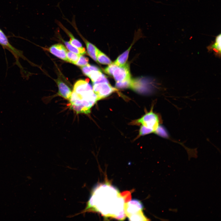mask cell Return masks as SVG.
<instances>
[{"label": "cell", "mask_w": 221, "mask_h": 221, "mask_svg": "<svg viewBox=\"0 0 221 221\" xmlns=\"http://www.w3.org/2000/svg\"><path fill=\"white\" fill-rule=\"evenodd\" d=\"M88 58L82 55H80L75 64L80 67L85 66L88 64Z\"/></svg>", "instance_id": "obj_22"}, {"label": "cell", "mask_w": 221, "mask_h": 221, "mask_svg": "<svg viewBox=\"0 0 221 221\" xmlns=\"http://www.w3.org/2000/svg\"><path fill=\"white\" fill-rule=\"evenodd\" d=\"M80 56L71 51H68L66 54L67 61L75 64Z\"/></svg>", "instance_id": "obj_20"}, {"label": "cell", "mask_w": 221, "mask_h": 221, "mask_svg": "<svg viewBox=\"0 0 221 221\" xmlns=\"http://www.w3.org/2000/svg\"><path fill=\"white\" fill-rule=\"evenodd\" d=\"M93 90V88L89 83L88 80L79 79L77 81L74 85L73 91L80 94Z\"/></svg>", "instance_id": "obj_9"}, {"label": "cell", "mask_w": 221, "mask_h": 221, "mask_svg": "<svg viewBox=\"0 0 221 221\" xmlns=\"http://www.w3.org/2000/svg\"><path fill=\"white\" fill-rule=\"evenodd\" d=\"M97 59L99 63L103 64L109 65L113 63L107 56L98 49L97 50Z\"/></svg>", "instance_id": "obj_16"}, {"label": "cell", "mask_w": 221, "mask_h": 221, "mask_svg": "<svg viewBox=\"0 0 221 221\" xmlns=\"http://www.w3.org/2000/svg\"><path fill=\"white\" fill-rule=\"evenodd\" d=\"M0 45L12 53L17 61V63L18 62L19 57H24L21 52L15 48L10 44L7 37L1 29L0 30Z\"/></svg>", "instance_id": "obj_7"}, {"label": "cell", "mask_w": 221, "mask_h": 221, "mask_svg": "<svg viewBox=\"0 0 221 221\" xmlns=\"http://www.w3.org/2000/svg\"><path fill=\"white\" fill-rule=\"evenodd\" d=\"M81 69L83 73L87 76L93 71L100 70L97 66L89 64L82 67Z\"/></svg>", "instance_id": "obj_18"}, {"label": "cell", "mask_w": 221, "mask_h": 221, "mask_svg": "<svg viewBox=\"0 0 221 221\" xmlns=\"http://www.w3.org/2000/svg\"><path fill=\"white\" fill-rule=\"evenodd\" d=\"M154 130L150 128L142 125L139 130V135L143 136L152 133H154Z\"/></svg>", "instance_id": "obj_23"}, {"label": "cell", "mask_w": 221, "mask_h": 221, "mask_svg": "<svg viewBox=\"0 0 221 221\" xmlns=\"http://www.w3.org/2000/svg\"><path fill=\"white\" fill-rule=\"evenodd\" d=\"M132 45V44L127 50L120 55L113 63L119 66L124 65L126 64L129 52Z\"/></svg>", "instance_id": "obj_14"}, {"label": "cell", "mask_w": 221, "mask_h": 221, "mask_svg": "<svg viewBox=\"0 0 221 221\" xmlns=\"http://www.w3.org/2000/svg\"><path fill=\"white\" fill-rule=\"evenodd\" d=\"M69 100L71 109L77 114H86L90 113L91 108L98 101L93 90L82 94L72 91Z\"/></svg>", "instance_id": "obj_2"}, {"label": "cell", "mask_w": 221, "mask_h": 221, "mask_svg": "<svg viewBox=\"0 0 221 221\" xmlns=\"http://www.w3.org/2000/svg\"><path fill=\"white\" fill-rule=\"evenodd\" d=\"M154 133L163 138H167L168 137V135L166 130L164 127L160 125Z\"/></svg>", "instance_id": "obj_21"}, {"label": "cell", "mask_w": 221, "mask_h": 221, "mask_svg": "<svg viewBox=\"0 0 221 221\" xmlns=\"http://www.w3.org/2000/svg\"><path fill=\"white\" fill-rule=\"evenodd\" d=\"M131 221H147L149 220L144 214L143 211L128 217Z\"/></svg>", "instance_id": "obj_19"}, {"label": "cell", "mask_w": 221, "mask_h": 221, "mask_svg": "<svg viewBox=\"0 0 221 221\" xmlns=\"http://www.w3.org/2000/svg\"><path fill=\"white\" fill-rule=\"evenodd\" d=\"M1 29L0 28V30Z\"/></svg>", "instance_id": "obj_24"}, {"label": "cell", "mask_w": 221, "mask_h": 221, "mask_svg": "<svg viewBox=\"0 0 221 221\" xmlns=\"http://www.w3.org/2000/svg\"><path fill=\"white\" fill-rule=\"evenodd\" d=\"M63 41L66 48L70 51L80 55H83L86 53L84 48H78L72 45L69 41H66L63 40Z\"/></svg>", "instance_id": "obj_15"}, {"label": "cell", "mask_w": 221, "mask_h": 221, "mask_svg": "<svg viewBox=\"0 0 221 221\" xmlns=\"http://www.w3.org/2000/svg\"><path fill=\"white\" fill-rule=\"evenodd\" d=\"M221 38L220 33L216 37L215 41L207 47L209 51H214L215 55L219 57L221 55Z\"/></svg>", "instance_id": "obj_13"}, {"label": "cell", "mask_w": 221, "mask_h": 221, "mask_svg": "<svg viewBox=\"0 0 221 221\" xmlns=\"http://www.w3.org/2000/svg\"><path fill=\"white\" fill-rule=\"evenodd\" d=\"M56 83L58 88V95L66 99L69 100L72 92L70 88L60 79L57 80Z\"/></svg>", "instance_id": "obj_10"}, {"label": "cell", "mask_w": 221, "mask_h": 221, "mask_svg": "<svg viewBox=\"0 0 221 221\" xmlns=\"http://www.w3.org/2000/svg\"><path fill=\"white\" fill-rule=\"evenodd\" d=\"M88 76L91 79L93 84L107 82L108 80L101 70L93 71Z\"/></svg>", "instance_id": "obj_12"}, {"label": "cell", "mask_w": 221, "mask_h": 221, "mask_svg": "<svg viewBox=\"0 0 221 221\" xmlns=\"http://www.w3.org/2000/svg\"><path fill=\"white\" fill-rule=\"evenodd\" d=\"M143 206L142 203L137 199H133L126 202L124 205L125 215L128 217L143 211Z\"/></svg>", "instance_id": "obj_6"}, {"label": "cell", "mask_w": 221, "mask_h": 221, "mask_svg": "<svg viewBox=\"0 0 221 221\" xmlns=\"http://www.w3.org/2000/svg\"><path fill=\"white\" fill-rule=\"evenodd\" d=\"M133 82V80L130 79L122 81L117 82H116L115 86L119 88H132Z\"/></svg>", "instance_id": "obj_17"}, {"label": "cell", "mask_w": 221, "mask_h": 221, "mask_svg": "<svg viewBox=\"0 0 221 221\" xmlns=\"http://www.w3.org/2000/svg\"><path fill=\"white\" fill-rule=\"evenodd\" d=\"M134 123L141 124L153 129L154 132L160 125V119L158 115L151 110L135 121Z\"/></svg>", "instance_id": "obj_4"}, {"label": "cell", "mask_w": 221, "mask_h": 221, "mask_svg": "<svg viewBox=\"0 0 221 221\" xmlns=\"http://www.w3.org/2000/svg\"><path fill=\"white\" fill-rule=\"evenodd\" d=\"M93 84V91L97 95L98 101L108 97L117 91L116 88L112 87L109 82Z\"/></svg>", "instance_id": "obj_5"}, {"label": "cell", "mask_w": 221, "mask_h": 221, "mask_svg": "<svg viewBox=\"0 0 221 221\" xmlns=\"http://www.w3.org/2000/svg\"><path fill=\"white\" fill-rule=\"evenodd\" d=\"M56 23L59 27L62 29L69 37L70 40L69 42L71 45L78 48H83L81 43L74 37L71 32L67 29L61 22L56 20Z\"/></svg>", "instance_id": "obj_11"}, {"label": "cell", "mask_w": 221, "mask_h": 221, "mask_svg": "<svg viewBox=\"0 0 221 221\" xmlns=\"http://www.w3.org/2000/svg\"><path fill=\"white\" fill-rule=\"evenodd\" d=\"M49 52L56 56L67 61L68 51L63 45L58 43L52 45L48 49Z\"/></svg>", "instance_id": "obj_8"}, {"label": "cell", "mask_w": 221, "mask_h": 221, "mask_svg": "<svg viewBox=\"0 0 221 221\" xmlns=\"http://www.w3.org/2000/svg\"><path fill=\"white\" fill-rule=\"evenodd\" d=\"M104 71L106 74L112 76L116 82L131 79L129 66L128 64L119 66L112 63L108 65Z\"/></svg>", "instance_id": "obj_3"}, {"label": "cell", "mask_w": 221, "mask_h": 221, "mask_svg": "<svg viewBox=\"0 0 221 221\" xmlns=\"http://www.w3.org/2000/svg\"><path fill=\"white\" fill-rule=\"evenodd\" d=\"M97 187L93 191L84 211L97 212L105 218L124 220L126 216L124 205L130 200V192L121 194L116 187L108 182Z\"/></svg>", "instance_id": "obj_1"}]
</instances>
